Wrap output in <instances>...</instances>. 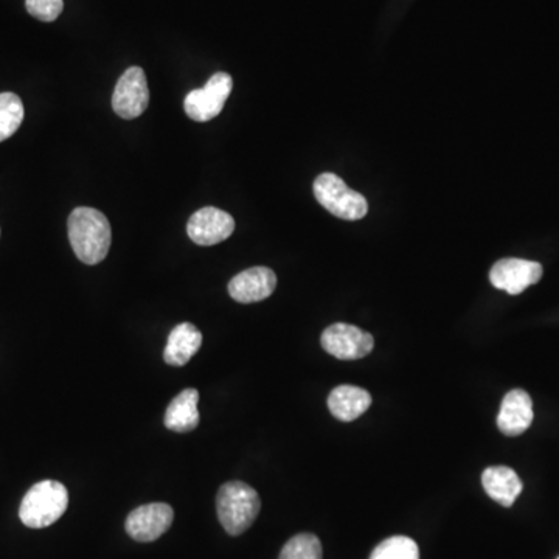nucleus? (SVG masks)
<instances>
[{"mask_svg":"<svg viewBox=\"0 0 559 559\" xmlns=\"http://www.w3.org/2000/svg\"><path fill=\"white\" fill-rule=\"evenodd\" d=\"M322 544L311 533H300L286 542L278 559H322Z\"/></svg>","mask_w":559,"mask_h":559,"instance_id":"nucleus-19","label":"nucleus"},{"mask_svg":"<svg viewBox=\"0 0 559 559\" xmlns=\"http://www.w3.org/2000/svg\"><path fill=\"white\" fill-rule=\"evenodd\" d=\"M69 241L78 260L98 264L111 249L112 230L108 218L100 210L78 207L69 216Z\"/></svg>","mask_w":559,"mask_h":559,"instance_id":"nucleus-1","label":"nucleus"},{"mask_svg":"<svg viewBox=\"0 0 559 559\" xmlns=\"http://www.w3.org/2000/svg\"><path fill=\"white\" fill-rule=\"evenodd\" d=\"M261 510L257 491L244 482H227L216 496L218 519L229 535L240 536L247 532Z\"/></svg>","mask_w":559,"mask_h":559,"instance_id":"nucleus-2","label":"nucleus"},{"mask_svg":"<svg viewBox=\"0 0 559 559\" xmlns=\"http://www.w3.org/2000/svg\"><path fill=\"white\" fill-rule=\"evenodd\" d=\"M320 344L328 355L341 361H356L372 353L375 339L372 334L355 325L334 323L323 331Z\"/></svg>","mask_w":559,"mask_h":559,"instance_id":"nucleus-6","label":"nucleus"},{"mask_svg":"<svg viewBox=\"0 0 559 559\" xmlns=\"http://www.w3.org/2000/svg\"><path fill=\"white\" fill-rule=\"evenodd\" d=\"M370 559H420V550L414 539L392 536L373 550Z\"/></svg>","mask_w":559,"mask_h":559,"instance_id":"nucleus-18","label":"nucleus"},{"mask_svg":"<svg viewBox=\"0 0 559 559\" xmlns=\"http://www.w3.org/2000/svg\"><path fill=\"white\" fill-rule=\"evenodd\" d=\"M24 105L21 98L11 92L0 94V142L10 139L24 122Z\"/></svg>","mask_w":559,"mask_h":559,"instance_id":"nucleus-17","label":"nucleus"},{"mask_svg":"<svg viewBox=\"0 0 559 559\" xmlns=\"http://www.w3.org/2000/svg\"><path fill=\"white\" fill-rule=\"evenodd\" d=\"M233 80L229 73L218 72L202 89H195L185 97L184 109L195 122H210L221 114L227 98L232 94Z\"/></svg>","mask_w":559,"mask_h":559,"instance_id":"nucleus-5","label":"nucleus"},{"mask_svg":"<svg viewBox=\"0 0 559 559\" xmlns=\"http://www.w3.org/2000/svg\"><path fill=\"white\" fill-rule=\"evenodd\" d=\"M314 196L323 209L345 221H358L369 212L367 199L333 173L320 174L314 181Z\"/></svg>","mask_w":559,"mask_h":559,"instance_id":"nucleus-4","label":"nucleus"},{"mask_svg":"<svg viewBox=\"0 0 559 559\" xmlns=\"http://www.w3.org/2000/svg\"><path fill=\"white\" fill-rule=\"evenodd\" d=\"M482 485L491 499L502 507H511L522 493L521 479L507 466H491L482 474Z\"/></svg>","mask_w":559,"mask_h":559,"instance_id":"nucleus-14","label":"nucleus"},{"mask_svg":"<svg viewBox=\"0 0 559 559\" xmlns=\"http://www.w3.org/2000/svg\"><path fill=\"white\" fill-rule=\"evenodd\" d=\"M235 230L232 215L216 207H204L188 219V237L198 246H215L223 243Z\"/></svg>","mask_w":559,"mask_h":559,"instance_id":"nucleus-9","label":"nucleus"},{"mask_svg":"<svg viewBox=\"0 0 559 559\" xmlns=\"http://www.w3.org/2000/svg\"><path fill=\"white\" fill-rule=\"evenodd\" d=\"M199 392L196 389H185L174 396L165 412V428L178 434L195 431L199 424Z\"/></svg>","mask_w":559,"mask_h":559,"instance_id":"nucleus-15","label":"nucleus"},{"mask_svg":"<svg viewBox=\"0 0 559 559\" xmlns=\"http://www.w3.org/2000/svg\"><path fill=\"white\" fill-rule=\"evenodd\" d=\"M559 559V558H558Z\"/></svg>","mask_w":559,"mask_h":559,"instance_id":"nucleus-21","label":"nucleus"},{"mask_svg":"<svg viewBox=\"0 0 559 559\" xmlns=\"http://www.w3.org/2000/svg\"><path fill=\"white\" fill-rule=\"evenodd\" d=\"M69 507V493L63 483L42 480L25 494L19 518L28 528H46L61 519Z\"/></svg>","mask_w":559,"mask_h":559,"instance_id":"nucleus-3","label":"nucleus"},{"mask_svg":"<svg viewBox=\"0 0 559 559\" xmlns=\"http://www.w3.org/2000/svg\"><path fill=\"white\" fill-rule=\"evenodd\" d=\"M202 345V333L190 322L179 323L168 336L164 361L173 367H182L198 353Z\"/></svg>","mask_w":559,"mask_h":559,"instance_id":"nucleus-16","label":"nucleus"},{"mask_svg":"<svg viewBox=\"0 0 559 559\" xmlns=\"http://www.w3.org/2000/svg\"><path fill=\"white\" fill-rule=\"evenodd\" d=\"M372 406V395L356 386H339L328 396V409L337 420L350 423Z\"/></svg>","mask_w":559,"mask_h":559,"instance_id":"nucleus-13","label":"nucleus"},{"mask_svg":"<svg viewBox=\"0 0 559 559\" xmlns=\"http://www.w3.org/2000/svg\"><path fill=\"white\" fill-rule=\"evenodd\" d=\"M150 105V89L142 67H129L117 81L112 108L125 120L137 119Z\"/></svg>","mask_w":559,"mask_h":559,"instance_id":"nucleus-7","label":"nucleus"},{"mask_svg":"<svg viewBox=\"0 0 559 559\" xmlns=\"http://www.w3.org/2000/svg\"><path fill=\"white\" fill-rule=\"evenodd\" d=\"M174 511L168 504L156 502L136 508L126 518V533L137 542H153L168 532L173 524Z\"/></svg>","mask_w":559,"mask_h":559,"instance_id":"nucleus-8","label":"nucleus"},{"mask_svg":"<svg viewBox=\"0 0 559 559\" xmlns=\"http://www.w3.org/2000/svg\"><path fill=\"white\" fill-rule=\"evenodd\" d=\"M533 423V401L525 390L514 389L505 395L499 415L497 428L508 437L524 434Z\"/></svg>","mask_w":559,"mask_h":559,"instance_id":"nucleus-12","label":"nucleus"},{"mask_svg":"<svg viewBox=\"0 0 559 559\" xmlns=\"http://www.w3.org/2000/svg\"><path fill=\"white\" fill-rule=\"evenodd\" d=\"M25 7L33 18L42 22H53L64 10L63 0H25Z\"/></svg>","mask_w":559,"mask_h":559,"instance_id":"nucleus-20","label":"nucleus"},{"mask_svg":"<svg viewBox=\"0 0 559 559\" xmlns=\"http://www.w3.org/2000/svg\"><path fill=\"white\" fill-rule=\"evenodd\" d=\"M277 286V275L272 269L258 268L246 269L230 280L229 294L235 302L255 303L266 300L272 296Z\"/></svg>","mask_w":559,"mask_h":559,"instance_id":"nucleus-11","label":"nucleus"},{"mask_svg":"<svg viewBox=\"0 0 559 559\" xmlns=\"http://www.w3.org/2000/svg\"><path fill=\"white\" fill-rule=\"evenodd\" d=\"M542 266L536 261L521 258H504L497 261L490 272V280L494 288L504 289L511 296H518L528 286L541 280Z\"/></svg>","mask_w":559,"mask_h":559,"instance_id":"nucleus-10","label":"nucleus"}]
</instances>
